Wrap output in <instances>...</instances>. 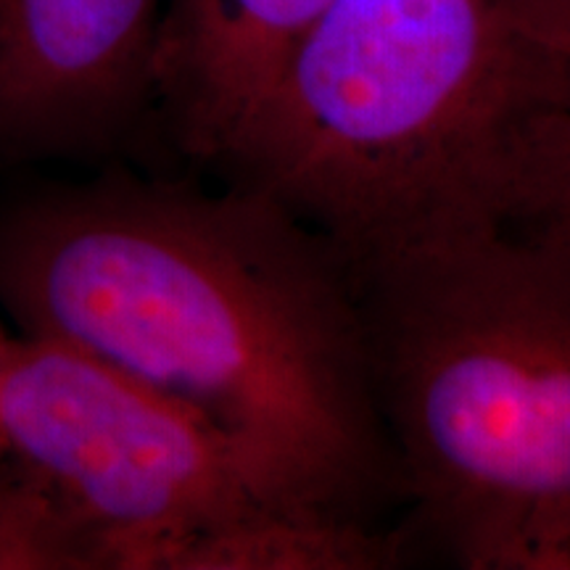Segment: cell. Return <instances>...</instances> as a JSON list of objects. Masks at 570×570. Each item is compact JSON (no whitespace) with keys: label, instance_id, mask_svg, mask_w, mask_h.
Listing matches in <instances>:
<instances>
[{"label":"cell","instance_id":"8fae6325","mask_svg":"<svg viewBox=\"0 0 570 570\" xmlns=\"http://www.w3.org/2000/svg\"><path fill=\"white\" fill-rule=\"evenodd\" d=\"M11 344H13V336H9V333L3 331V325H0V386H3V373H6V362H9ZM0 460H3V444H0Z\"/></svg>","mask_w":570,"mask_h":570},{"label":"cell","instance_id":"52a82bcc","mask_svg":"<svg viewBox=\"0 0 570 570\" xmlns=\"http://www.w3.org/2000/svg\"><path fill=\"white\" fill-rule=\"evenodd\" d=\"M404 544L373 520L283 504L196 539L175 570H383L402 566Z\"/></svg>","mask_w":570,"mask_h":570},{"label":"cell","instance_id":"3957f363","mask_svg":"<svg viewBox=\"0 0 570 570\" xmlns=\"http://www.w3.org/2000/svg\"><path fill=\"white\" fill-rule=\"evenodd\" d=\"M570 80L494 0H333L219 164L348 267L499 217L515 127Z\"/></svg>","mask_w":570,"mask_h":570},{"label":"cell","instance_id":"ba28073f","mask_svg":"<svg viewBox=\"0 0 570 570\" xmlns=\"http://www.w3.org/2000/svg\"><path fill=\"white\" fill-rule=\"evenodd\" d=\"M499 217L570 259V104L541 106L515 127L499 173Z\"/></svg>","mask_w":570,"mask_h":570},{"label":"cell","instance_id":"9c48e42d","mask_svg":"<svg viewBox=\"0 0 570 570\" xmlns=\"http://www.w3.org/2000/svg\"><path fill=\"white\" fill-rule=\"evenodd\" d=\"M0 570H101L90 533L6 458L0 460Z\"/></svg>","mask_w":570,"mask_h":570},{"label":"cell","instance_id":"277c9868","mask_svg":"<svg viewBox=\"0 0 570 570\" xmlns=\"http://www.w3.org/2000/svg\"><path fill=\"white\" fill-rule=\"evenodd\" d=\"M0 444L90 533L101 570H175L206 533L306 504L244 441L56 338H13Z\"/></svg>","mask_w":570,"mask_h":570},{"label":"cell","instance_id":"30bf717a","mask_svg":"<svg viewBox=\"0 0 570 570\" xmlns=\"http://www.w3.org/2000/svg\"><path fill=\"white\" fill-rule=\"evenodd\" d=\"M515 30L570 80V0H494Z\"/></svg>","mask_w":570,"mask_h":570},{"label":"cell","instance_id":"8992f818","mask_svg":"<svg viewBox=\"0 0 570 570\" xmlns=\"http://www.w3.org/2000/svg\"><path fill=\"white\" fill-rule=\"evenodd\" d=\"M333 0H164L151 114L183 156L217 169L285 56Z\"/></svg>","mask_w":570,"mask_h":570},{"label":"cell","instance_id":"5b68a950","mask_svg":"<svg viewBox=\"0 0 570 570\" xmlns=\"http://www.w3.org/2000/svg\"><path fill=\"white\" fill-rule=\"evenodd\" d=\"M164 0H0V154H92L151 114Z\"/></svg>","mask_w":570,"mask_h":570},{"label":"cell","instance_id":"6da1fadb","mask_svg":"<svg viewBox=\"0 0 570 570\" xmlns=\"http://www.w3.org/2000/svg\"><path fill=\"white\" fill-rule=\"evenodd\" d=\"M0 306L252 449L306 504L402 491L352 267L265 194L109 175L0 223Z\"/></svg>","mask_w":570,"mask_h":570},{"label":"cell","instance_id":"7a4b0ae2","mask_svg":"<svg viewBox=\"0 0 570 570\" xmlns=\"http://www.w3.org/2000/svg\"><path fill=\"white\" fill-rule=\"evenodd\" d=\"M402 491L462 568L570 570V259L502 223L352 267Z\"/></svg>","mask_w":570,"mask_h":570}]
</instances>
